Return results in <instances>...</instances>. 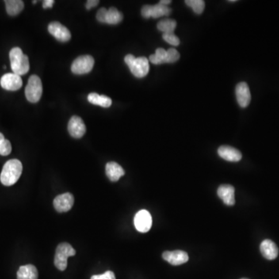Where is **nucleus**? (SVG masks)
I'll return each mask as SVG.
<instances>
[{
  "instance_id": "nucleus-22",
  "label": "nucleus",
  "mask_w": 279,
  "mask_h": 279,
  "mask_svg": "<svg viewBox=\"0 0 279 279\" xmlns=\"http://www.w3.org/2000/svg\"><path fill=\"white\" fill-rule=\"evenodd\" d=\"M123 18V14L118 9L114 7H111L107 11L105 24L115 25V24L121 22Z\"/></svg>"
},
{
  "instance_id": "nucleus-2",
  "label": "nucleus",
  "mask_w": 279,
  "mask_h": 279,
  "mask_svg": "<svg viewBox=\"0 0 279 279\" xmlns=\"http://www.w3.org/2000/svg\"><path fill=\"white\" fill-rule=\"evenodd\" d=\"M12 71L20 76L27 74L30 70L29 58L24 55L20 47H13L9 52Z\"/></svg>"
},
{
  "instance_id": "nucleus-24",
  "label": "nucleus",
  "mask_w": 279,
  "mask_h": 279,
  "mask_svg": "<svg viewBox=\"0 0 279 279\" xmlns=\"http://www.w3.org/2000/svg\"><path fill=\"white\" fill-rule=\"evenodd\" d=\"M149 61L154 65L167 63V51H165L163 48H158L155 54L150 56Z\"/></svg>"
},
{
  "instance_id": "nucleus-35",
  "label": "nucleus",
  "mask_w": 279,
  "mask_h": 279,
  "mask_svg": "<svg viewBox=\"0 0 279 279\" xmlns=\"http://www.w3.org/2000/svg\"></svg>"
},
{
  "instance_id": "nucleus-34",
  "label": "nucleus",
  "mask_w": 279,
  "mask_h": 279,
  "mask_svg": "<svg viewBox=\"0 0 279 279\" xmlns=\"http://www.w3.org/2000/svg\"><path fill=\"white\" fill-rule=\"evenodd\" d=\"M36 1H33V3H34V4L36 3Z\"/></svg>"
},
{
  "instance_id": "nucleus-27",
  "label": "nucleus",
  "mask_w": 279,
  "mask_h": 279,
  "mask_svg": "<svg viewBox=\"0 0 279 279\" xmlns=\"http://www.w3.org/2000/svg\"><path fill=\"white\" fill-rule=\"evenodd\" d=\"M162 37L165 41L167 42L168 44L171 45L178 46L180 44L179 38L173 33L164 34Z\"/></svg>"
},
{
  "instance_id": "nucleus-12",
  "label": "nucleus",
  "mask_w": 279,
  "mask_h": 279,
  "mask_svg": "<svg viewBox=\"0 0 279 279\" xmlns=\"http://www.w3.org/2000/svg\"><path fill=\"white\" fill-rule=\"evenodd\" d=\"M74 196L71 193L59 195L54 200V207L59 212H66L71 209L74 205Z\"/></svg>"
},
{
  "instance_id": "nucleus-25",
  "label": "nucleus",
  "mask_w": 279,
  "mask_h": 279,
  "mask_svg": "<svg viewBox=\"0 0 279 279\" xmlns=\"http://www.w3.org/2000/svg\"><path fill=\"white\" fill-rule=\"evenodd\" d=\"M185 4L192 8L196 14H201L205 9V2L203 0H186Z\"/></svg>"
},
{
  "instance_id": "nucleus-9",
  "label": "nucleus",
  "mask_w": 279,
  "mask_h": 279,
  "mask_svg": "<svg viewBox=\"0 0 279 279\" xmlns=\"http://www.w3.org/2000/svg\"><path fill=\"white\" fill-rule=\"evenodd\" d=\"M0 85L2 89L7 91H17L22 87V78L14 73H7L4 74L0 80Z\"/></svg>"
},
{
  "instance_id": "nucleus-4",
  "label": "nucleus",
  "mask_w": 279,
  "mask_h": 279,
  "mask_svg": "<svg viewBox=\"0 0 279 279\" xmlns=\"http://www.w3.org/2000/svg\"><path fill=\"white\" fill-rule=\"evenodd\" d=\"M43 93V86L40 78L37 75H32L28 80V83L25 89L26 98L30 103L36 104L41 98Z\"/></svg>"
},
{
  "instance_id": "nucleus-16",
  "label": "nucleus",
  "mask_w": 279,
  "mask_h": 279,
  "mask_svg": "<svg viewBox=\"0 0 279 279\" xmlns=\"http://www.w3.org/2000/svg\"><path fill=\"white\" fill-rule=\"evenodd\" d=\"M219 157L228 162H237L241 161L242 154L238 149L230 146H221L218 149Z\"/></svg>"
},
{
  "instance_id": "nucleus-33",
  "label": "nucleus",
  "mask_w": 279,
  "mask_h": 279,
  "mask_svg": "<svg viewBox=\"0 0 279 279\" xmlns=\"http://www.w3.org/2000/svg\"><path fill=\"white\" fill-rule=\"evenodd\" d=\"M160 4H162L164 6H168L169 4L172 3V1L171 0H162V1H160Z\"/></svg>"
},
{
  "instance_id": "nucleus-6",
  "label": "nucleus",
  "mask_w": 279,
  "mask_h": 279,
  "mask_svg": "<svg viewBox=\"0 0 279 279\" xmlns=\"http://www.w3.org/2000/svg\"><path fill=\"white\" fill-rule=\"evenodd\" d=\"M94 58L90 55L78 57L71 65V71L75 74H84L90 72L94 66Z\"/></svg>"
},
{
  "instance_id": "nucleus-5",
  "label": "nucleus",
  "mask_w": 279,
  "mask_h": 279,
  "mask_svg": "<svg viewBox=\"0 0 279 279\" xmlns=\"http://www.w3.org/2000/svg\"><path fill=\"white\" fill-rule=\"evenodd\" d=\"M75 254V250L71 244L62 243L57 247L55 256V265L58 270L65 271L67 268L68 257Z\"/></svg>"
},
{
  "instance_id": "nucleus-23",
  "label": "nucleus",
  "mask_w": 279,
  "mask_h": 279,
  "mask_svg": "<svg viewBox=\"0 0 279 279\" xmlns=\"http://www.w3.org/2000/svg\"><path fill=\"white\" fill-rule=\"evenodd\" d=\"M177 23L175 20L171 19H165L160 21L158 24V29L164 34L173 33L175 30Z\"/></svg>"
},
{
  "instance_id": "nucleus-3",
  "label": "nucleus",
  "mask_w": 279,
  "mask_h": 279,
  "mask_svg": "<svg viewBox=\"0 0 279 279\" xmlns=\"http://www.w3.org/2000/svg\"><path fill=\"white\" fill-rule=\"evenodd\" d=\"M124 61L131 73L137 78H143L148 74L150 66L148 59L145 57L135 58L134 55H127L124 58Z\"/></svg>"
},
{
  "instance_id": "nucleus-17",
  "label": "nucleus",
  "mask_w": 279,
  "mask_h": 279,
  "mask_svg": "<svg viewBox=\"0 0 279 279\" xmlns=\"http://www.w3.org/2000/svg\"><path fill=\"white\" fill-rule=\"evenodd\" d=\"M219 197L227 206H234L235 204V189L230 185H222L217 190Z\"/></svg>"
},
{
  "instance_id": "nucleus-30",
  "label": "nucleus",
  "mask_w": 279,
  "mask_h": 279,
  "mask_svg": "<svg viewBox=\"0 0 279 279\" xmlns=\"http://www.w3.org/2000/svg\"><path fill=\"white\" fill-rule=\"evenodd\" d=\"M107 11H108V9H105V8H101V9H99V11L97 12V14H96V19L99 22L102 23V24H105Z\"/></svg>"
},
{
  "instance_id": "nucleus-21",
  "label": "nucleus",
  "mask_w": 279,
  "mask_h": 279,
  "mask_svg": "<svg viewBox=\"0 0 279 279\" xmlns=\"http://www.w3.org/2000/svg\"><path fill=\"white\" fill-rule=\"evenodd\" d=\"M6 12L9 16H17L24 8V3L21 0H6Z\"/></svg>"
},
{
  "instance_id": "nucleus-8",
  "label": "nucleus",
  "mask_w": 279,
  "mask_h": 279,
  "mask_svg": "<svg viewBox=\"0 0 279 279\" xmlns=\"http://www.w3.org/2000/svg\"><path fill=\"white\" fill-rule=\"evenodd\" d=\"M134 225L139 232H148L152 226V218L150 212L145 209L139 211L134 217Z\"/></svg>"
},
{
  "instance_id": "nucleus-7",
  "label": "nucleus",
  "mask_w": 279,
  "mask_h": 279,
  "mask_svg": "<svg viewBox=\"0 0 279 279\" xmlns=\"http://www.w3.org/2000/svg\"><path fill=\"white\" fill-rule=\"evenodd\" d=\"M172 12V9L168 6H164L162 4L158 2L156 5L154 6H150V5H146L143 6L141 9V15L143 18L149 19L159 18L164 16H168Z\"/></svg>"
},
{
  "instance_id": "nucleus-26",
  "label": "nucleus",
  "mask_w": 279,
  "mask_h": 279,
  "mask_svg": "<svg viewBox=\"0 0 279 279\" xmlns=\"http://www.w3.org/2000/svg\"><path fill=\"white\" fill-rule=\"evenodd\" d=\"M11 151V143L8 140L5 139L2 133H0V155L7 156Z\"/></svg>"
},
{
  "instance_id": "nucleus-13",
  "label": "nucleus",
  "mask_w": 279,
  "mask_h": 279,
  "mask_svg": "<svg viewBox=\"0 0 279 279\" xmlns=\"http://www.w3.org/2000/svg\"><path fill=\"white\" fill-rule=\"evenodd\" d=\"M236 96L238 104L242 108H246L251 100L250 89L246 82H240L236 87Z\"/></svg>"
},
{
  "instance_id": "nucleus-32",
  "label": "nucleus",
  "mask_w": 279,
  "mask_h": 279,
  "mask_svg": "<svg viewBox=\"0 0 279 279\" xmlns=\"http://www.w3.org/2000/svg\"><path fill=\"white\" fill-rule=\"evenodd\" d=\"M55 3L54 0H44L43 2V8L47 9V8H51Z\"/></svg>"
},
{
  "instance_id": "nucleus-19",
  "label": "nucleus",
  "mask_w": 279,
  "mask_h": 279,
  "mask_svg": "<svg viewBox=\"0 0 279 279\" xmlns=\"http://www.w3.org/2000/svg\"><path fill=\"white\" fill-rule=\"evenodd\" d=\"M38 272L33 265H27L20 267L17 272V279H37Z\"/></svg>"
},
{
  "instance_id": "nucleus-14",
  "label": "nucleus",
  "mask_w": 279,
  "mask_h": 279,
  "mask_svg": "<svg viewBox=\"0 0 279 279\" xmlns=\"http://www.w3.org/2000/svg\"><path fill=\"white\" fill-rule=\"evenodd\" d=\"M164 260L173 265H181L189 261V255L182 250L165 251L162 254Z\"/></svg>"
},
{
  "instance_id": "nucleus-1",
  "label": "nucleus",
  "mask_w": 279,
  "mask_h": 279,
  "mask_svg": "<svg viewBox=\"0 0 279 279\" xmlns=\"http://www.w3.org/2000/svg\"><path fill=\"white\" fill-rule=\"evenodd\" d=\"M22 163L17 159L9 160L4 165L0 174V181L2 185L10 186L14 185L22 174Z\"/></svg>"
},
{
  "instance_id": "nucleus-11",
  "label": "nucleus",
  "mask_w": 279,
  "mask_h": 279,
  "mask_svg": "<svg viewBox=\"0 0 279 279\" xmlns=\"http://www.w3.org/2000/svg\"><path fill=\"white\" fill-rule=\"evenodd\" d=\"M48 31L59 41L67 42L71 39L70 31L59 22H51L48 25Z\"/></svg>"
},
{
  "instance_id": "nucleus-18",
  "label": "nucleus",
  "mask_w": 279,
  "mask_h": 279,
  "mask_svg": "<svg viewBox=\"0 0 279 279\" xmlns=\"http://www.w3.org/2000/svg\"><path fill=\"white\" fill-rule=\"evenodd\" d=\"M105 173L111 181H117L122 176L125 174V172L119 164L116 162H109L105 166Z\"/></svg>"
},
{
  "instance_id": "nucleus-20",
  "label": "nucleus",
  "mask_w": 279,
  "mask_h": 279,
  "mask_svg": "<svg viewBox=\"0 0 279 279\" xmlns=\"http://www.w3.org/2000/svg\"><path fill=\"white\" fill-rule=\"evenodd\" d=\"M88 100L93 105H100L104 108H109L112 105V100L106 96H100L97 93H90Z\"/></svg>"
},
{
  "instance_id": "nucleus-28",
  "label": "nucleus",
  "mask_w": 279,
  "mask_h": 279,
  "mask_svg": "<svg viewBox=\"0 0 279 279\" xmlns=\"http://www.w3.org/2000/svg\"><path fill=\"white\" fill-rule=\"evenodd\" d=\"M180 58L179 53L174 48H170L167 51V63H174Z\"/></svg>"
},
{
  "instance_id": "nucleus-10",
  "label": "nucleus",
  "mask_w": 279,
  "mask_h": 279,
  "mask_svg": "<svg viewBox=\"0 0 279 279\" xmlns=\"http://www.w3.org/2000/svg\"><path fill=\"white\" fill-rule=\"evenodd\" d=\"M68 130L72 138L78 139L84 136L86 132V127L82 118L74 116L69 120Z\"/></svg>"
},
{
  "instance_id": "nucleus-29",
  "label": "nucleus",
  "mask_w": 279,
  "mask_h": 279,
  "mask_svg": "<svg viewBox=\"0 0 279 279\" xmlns=\"http://www.w3.org/2000/svg\"><path fill=\"white\" fill-rule=\"evenodd\" d=\"M91 279H116L115 274L112 271H107L102 275H96L91 277Z\"/></svg>"
},
{
  "instance_id": "nucleus-31",
  "label": "nucleus",
  "mask_w": 279,
  "mask_h": 279,
  "mask_svg": "<svg viewBox=\"0 0 279 279\" xmlns=\"http://www.w3.org/2000/svg\"><path fill=\"white\" fill-rule=\"evenodd\" d=\"M99 3H100V1H98V0H89L85 4V7L89 10L92 8L96 7Z\"/></svg>"
},
{
  "instance_id": "nucleus-15",
  "label": "nucleus",
  "mask_w": 279,
  "mask_h": 279,
  "mask_svg": "<svg viewBox=\"0 0 279 279\" xmlns=\"http://www.w3.org/2000/svg\"><path fill=\"white\" fill-rule=\"evenodd\" d=\"M260 250L263 257L270 261L276 259L279 255V248L277 245L269 239L265 240L261 242Z\"/></svg>"
}]
</instances>
